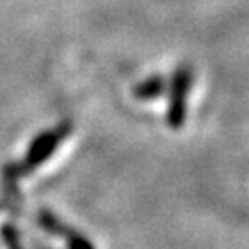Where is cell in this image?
<instances>
[{
  "instance_id": "1",
  "label": "cell",
  "mask_w": 249,
  "mask_h": 249,
  "mask_svg": "<svg viewBox=\"0 0 249 249\" xmlns=\"http://www.w3.org/2000/svg\"><path fill=\"white\" fill-rule=\"evenodd\" d=\"M194 72L190 65H179L178 71L174 72L172 78V94H170V122L172 124H181L185 116V104H187V94L192 85Z\"/></svg>"
},
{
  "instance_id": "2",
  "label": "cell",
  "mask_w": 249,
  "mask_h": 249,
  "mask_svg": "<svg viewBox=\"0 0 249 249\" xmlns=\"http://www.w3.org/2000/svg\"><path fill=\"white\" fill-rule=\"evenodd\" d=\"M162 90H164V80L160 76H153L150 80L139 83L133 89V94L137 98H153L159 96Z\"/></svg>"
}]
</instances>
